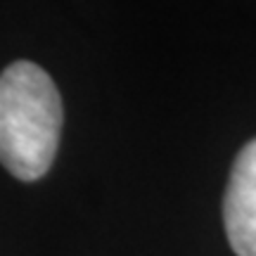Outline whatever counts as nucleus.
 Returning a JSON list of instances; mask_svg holds the SVG:
<instances>
[{
  "label": "nucleus",
  "mask_w": 256,
  "mask_h": 256,
  "mask_svg": "<svg viewBox=\"0 0 256 256\" xmlns=\"http://www.w3.org/2000/svg\"><path fill=\"white\" fill-rule=\"evenodd\" d=\"M64 112L55 81L19 60L0 74V164L19 180H38L55 162Z\"/></svg>",
  "instance_id": "f257e3e1"
},
{
  "label": "nucleus",
  "mask_w": 256,
  "mask_h": 256,
  "mask_svg": "<svg viewBox=\"0 0 256 256\" xmlns=\"http://www.w3.org/2000/svg\"><path fill=\"white\" fill-rule=\"evenodd\" d=\"M223 223L235 256H256V138L232 162L223 197Z\"/></svg>",
  "instance_id": "f03ea898"
}]
</instances>
